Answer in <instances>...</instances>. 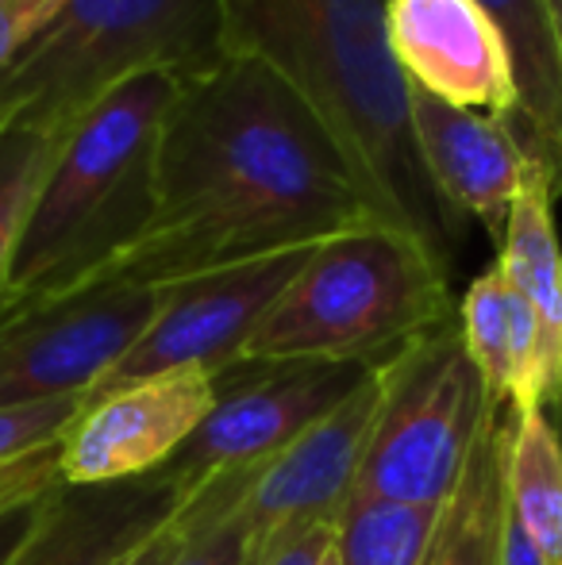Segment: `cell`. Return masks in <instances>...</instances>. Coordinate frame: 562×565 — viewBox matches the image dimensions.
I'll return each mask as SVG.
<instances>
[{"mask_svg": "<svg viewBox=\"0 0 562 565\" xmlns=\"http://www.w3.org/2000/svg\"><path fill=\"white\" fill-rule=\"evenodd\" d=\"M509 512L543 565H562V416L543 404L512 408Z\"/></svg>", "mask_w": 562, "mask_h": 565, "instance_id": "ac0fdd59", "label": "cell"}, {"mask_svg": "<svg viewBox=\"0 0 562 565\" xmlns=\"http://www.w3.org/2000/svg\"><path fill=\"white\" fill-rule=\"evenodd\" d=\"M51 492H43V497H31V500H20V504H12V508H4V512H0V565L12 562L15 554H20V546L31 539V531L39 527Z\"/></svg>", "mask_w": 562, "mask_h": 565, "instance_id": "d4e9b609", "label": "cell"}, {"mask_svg": "<svg viewBox=\"0 0 562 565\" xmlns=\"http://www.w3.org/2000/svg\"><path fill=\"white\" fill-rule=\"evenodd\" d=\"M551 20H555V43H559V62H562V0H548Z\"/></svg>", "mask_w": 562, "mask_h": 565, "instance_id": "83f0119b", "label": "cell"}, {"mask_svg": "<svg viewBox=\"0 0 562 565\" xmlns=\"http://www.w3.org/2000/svg\"><path fill=\"white\" fill-rule=\"evenodd\" d=\"M324 565H339V551H331V554H328V562H324Z\"/></svg>", "mask_w": 562, "mask_h": 565, "instance_id": "f1b7e54d", "label": "cell"}, {"mask_svg": "<svg viewBox=\"0 0 562 565\" xmlns=\"http://www.w3.org/2000/svg\"><path fill=\"white\" fill-rule=\"evenodd\" d=\"M559 185L528 158L501 238V266L536 320V404L562 416V246L555 231Z\"/></svg>", "mask_w": 562, "mask_h": 565, "instance_id": "9a60e30c", "label": "cell"}, {"mask_svg": "<svg viewBox=\"0 0 562 565\" xmlns=\"http://www.w3.org/2000/svg\"><path fill=\"white\" fill-rule=\"evenodd\" d=\"M378 362H232L216 373V408L158 473L189 492L240 469H263L293 439L336 412Z\"/></svg>", "mask_w": 562, "mask_h": 565, "instance_id": "ba28073f", "label": "cell"}, {"mask_svg": "<svg viewBox=\"0 0 562 565\" xmlns=\"http://www.w3.org/2000/svg\"><path fill=\"white\" fill-rule=\"evenodd\" d=\"M185 77L142 74L108 89L70 124L15 246L0 308L77 289L136 246L155 212L158 139Z\"/></svg>", "mask_w": 562, "mask_h": 565, "instance_id": "3957f363", "label": "cell"}, {"mask_svg": "<svg viewBox=\"0 0 562 565\" xmlns=\"http://www.w3.org/2000/svg\"><path fill=\"white\" fill-rule=\"evenodd\" d=\"M443 508L351 497L339 515V565H424Z\"/></svg>", "mask_w": 562, "mask_h": 565, "instance_id": "d6986e66", "label": "cell"}, {"mask_svg": "<svg viewBox=\"0 0 562 565\" xmlns=\"http://www.w3.org/2000/svg\"><path fill=\"white\" fill-rule=\"evenodd\" d=\"M66 131L35 124L0 127V300H4L15 246H20V235L28 227L39 189H43L46 173H51L54 158H59Z\"/></svg>", "mask_w": 562, "mask_h": 565, "instance_id": "ffe728a7", "label": "cell"}, {"mask_svg": "<svg viewBox=\"0 0 562 565\" xmlns=\"http://www.w3.org/2000/svg\"><path fill=\"white\" fill-rule=\"evenodd\" d=\"M185 539H189V520H185V508H181L170 523H162L155 535L142 539L136 551H128L116 565H170L178 558L181 546H185Z\"/></svg>", "mask_w": 562, "mask_h": 565, "instance_id": "484cf974", "label": "cell"}, {"mask_svg": "<svg viewBox=\"0 0 562 565\" xmlns=\"http://www.w3.org/2000/svg\"><path fill=\"white\" fill-rule=\"evenodd\" d=\"M336 531L339 523H316V527L300 531L297 539L282 546L278 554H271L263 565H324L328 554L336 551Z\"/></svg>", "mask_w": 562, "mask_h": 565, "instance_id": "4316f807", "label": "cell"}, {"mask_svg": "<svg viewBox=\"0 0 562 565\" xmlns=\"http://www.w3.org/2000/svg\"><path fill=\"white\" fill-rule=\"evenodd\" d=\"M385 4L390 0H220L224 54H251L278 70L331 127L378 216L416 231L447 258L463 227L427 181Z\"/></svg>", "mask_w": 562, "mask_h": 565, "instance_id": "7a4b0ae2", "label": "cell"}, {"mask_svg": "<svg viewBox=\"0 0 562 565\" xmlns=\"http://www.w3.org/2000/svg\"><path fill=\"white\" fill-rule=\"evenodd\" d=\"M409 100L416 147L443 209L458 227L478 220L486 235L501 243L528 162L509 127L497 116L447 105L416 85H409Z\"/></svg>", "mask_w": 562, "mask_h": 565, "instance_id": "4fadbf2b", "label": "cell"}, {"mask_svg": "<svg viewBox=\"0 0 562 565\" xmlns=\"http://www.w3.org/2000/svg\"><path fill=\"white\" fill-rule=\"evenodd\" d=\"M82 412L85 396H59V401L0 408V466H12L28 454L62 443L70 427L82 419Z\"/></svg>", "mask_w": 562, "mask_h": 565, "instance_id": "7402d4cb", "label": "cell"}, {"mask_svg": "<svg viewBox=\"0 0 562 565\" xmlns=\"http://www.w3.org/2000/svg\"><path fill=\"white\" fill-rule=\"evenodd\" d=\"M258 469H240L209 481L185 504L189 539L170 565H247V497Z\"/></svg>", "mask_w": 562, "mask_h": 565, "instance_id": "44dd1931", "label": "cell"}, {"mask_svg": "<svg viewBox=\"0 0 562 565\" xmlns=\"http://www.w3.org/2000/svg\"><path fill=\"white\" fill-rule=\"evenodd\" d=\"M220 58V0H66L0 74V127L66 131L142 70H173L189 82Z\"/></svg>", "mask_w": 562, "mask_h": 565, "instance_id": "5b68a950", "label": "cell"}, {"mask_svg": "<svg viewBox=\"0 0 562 565\" xmlns=\"http://www.w3.org/2000/svg\"><path fill=\"white\" fill-rule=\"evenodd\" d=\"M458 331L494 404L536 408V320L501 262L478 274L458 305Z\"/></svg>", "mask_w": 562, "mask_h": 565, "instance_id": "e0dca14e", "label": "cell"}, {"mask_svg": "<svg viewBox=\"0 0 562 565\" xmlns=\"http://www.w3.org/2000/svg\"><path fill=\"white\" fill-rule=\"evenodd\" d=\"M66 0H0V74L59 15Z\"/></svg>", "mask_w": 562, "mask_h": 565, "instance_id": "cb8c5ba5", "label": "cell"}, {"mask_svg": "<svg viewBox=\"0 0 562 565\" xmlns=\"http://www.w3.org/2000/svg\"><path fill=\"white\" fill-rule=\"evenodd\" d=\"M489 412L486 381L450 316L385 358V404L351 497L443 508Z\"/></svg>", "mask_w": 562, "mask_h": 565, "instance_id": "8992f818", "label": "cell"}, {"mask_svg": "<svg viewBox=\"0 0 562 565\" xmlns=\"http://www.w3.org/2000/svg\"><path fill=\"white\" fill-rule=\"evenodd\" d=\"M385 404V362L336 412L271 458L243 497L247 512V565H263L289 539L316 523H339L370 435Z\"/></svg>", "mask_w": 562, "mask_h": 565, "instance_id": "30bf717a", "label": "cell"}, {"mask_svg": "<svg viewBox=\"0 0 562 565\" xmlns=\"http://www.w3.org/2000/svg\"><path fill=\"white\" fill-rule=\"evenodd\" d=\"M512 404H494L455 492L435 523L424 565H505Z\"/></svg>", "mask_w": 562, "mask_h": 565, "instance_id": "2e32d148", "label": "cell"}, {"mask_svg": "<svg viewBox=\"0 0 562 565\" xmlns=\"http://www.w3.org/2000/svg\"><path fill=\"white\" fill-rule=\"evenodd\" d=\"M370 224L385 220L316 108L263 58L224 54L166 116L150 224L100 277L170 285Z\"/></svg>", "mask_w": 562, "mask_h": 565, "instance_id": "6da1fadb", "label": "cell"}, {"mask_svg": "<svg viewBox=\"0 0 562 565\" xmlns=\"http://www.w3.org/2000/svg\"><path fill=\"white\" fill-rule=\"evenodd\" d=\"M59 484L66 481H62V443H54V447L28 454L12 466H0V512L20 504V500L43 497Z\"/></svg>", "mask_w": 562, "mask_h": 565, "instance_id": "603a6c76", "label": "cell"}, {"mask_svg": "<svg viewBox=\"0 0 562 565\" xmlns=\"http://www.w3.org/2000/svg\"><path fill=\"white\" fill-rule=\"evenodd\" d=\"M189 500L193 492L170 473L108 484H59L39 527L8 565H116Z\"/></svg>", "mask_w": 562, "mask_h": 565, "instance_id": "5bb4252c", "label": "cell"}, {"mask_svg": "<svg viewBox=\"0 0 562 565\" xmlns=\"http://www.w3.org/2000/svg\"><path fill=\"white\" fill-rule=\"evenodd\" d=\"M166 285L93 277L77 289L0 308V408L89 396L136 347Z\"/></svg>", "mask_w": 562, "mask_h": 565, "instance_id": "52a82bcc", "label": "cell"}, {"mask_svg": "<svg viewBox=\"0 0 562 565\" xmlns=\"http://www.w3.org/2000/svg\"><path fill=\"white\" fill-rule=\"evenodd\" d=\"M216 408V373L178 370L105 396L62 439V481L108 484L150 477Z\"/></svg>", "mask_w": 562, "mask_h": 565, "instance_id": "8fae6325", "label": "cell"}, {"mask_svg": "<svg viewBox=\"0 0 562 565\" xmlns=\"http://www.w3.org/2000/svg\"><path fill=\"white\" fill-rule=\"evenodd\" d=\"M385 28L409 85L455 108L517 113V70L497 23L478 0H390Z\"/></svg>", "mask_w": 562, "mask_h": 565, "instance_id": "7c38bea8", "label": "cell"}, {"mask_svg": "<svg viewBox=\"0 0 562 565\" xmlns=\"http://www.w3.org/2000/svg\"><path fill=\"white\" fill-rule=\"evenodd\" d=\"M450 316L447 258L427 238L354 227L308 254L240 362H385Z\"/></svg>", "mask_w": 562, "mask_h": 565, "instance_id": "277c9868", "label": "cell"}, {"mask_svg": "<svg viewBox=\"0 0 562 565\" xmlns=\"http://www.w3.org/2000/svg\"><path fill=\"white\" fill-rule=\"evenodd\" d=\"M312 250L316 246H297V250L266 254L255 262L170 281L150 328L105 373V381L85 396V408L120 393V388L139 385V381L162 377V373H220L232 362H240L247 339L255 335L263 316L271 312V305L297 277V269L305 266Z\"/></svg>", "mask_w": 562, "mask_h": 565, "instance_id": "9c48e42d", "label": "cell"}]
</instances>
